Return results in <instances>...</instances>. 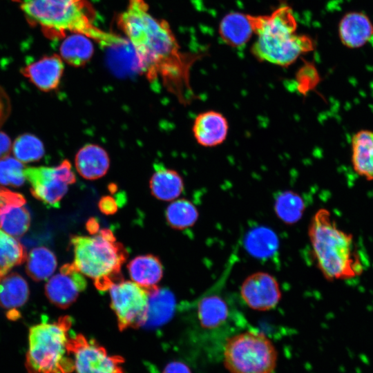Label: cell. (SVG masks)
Returning a JSON list of instances; mask_svg holds the SVG:
<instances>
[{"label":"cell","instance_id":"cell-3","mask_svg":"<svg viewBox=\"0 0 373 373\" xmlns=\"http://www.w3.org/2000/svg\"><path fill=\"white\" fill-rule=\"evenodd\" d=\"M308 236L316 265L326 279L347 280L361 274L363 267L353 236L337 226L329 211L316 212Z\"/></svg>","mask_w":373,"mask_h":373},{"label":"cell","instance_id":"cell-36","mask_svg":"<svg viewBox=\"0 0 373 373\" xmlns=\"http://www.w3.org/2000/svg\"><path fill=\"white\" fill-rule=\"evenodd\" d=\"M163 373H191V372L184 363L173 361L166 366Z\"/></svg>","mask_w":373,"mask_h":373},{"label":"cell","instance_id":"cell-35","mask_svg":"<svg viewBox=\"0 0 373 373\" xmlns=\"http://www.w3.org/2000/svg\"><path fill=\"white\" fill-rule=\"evenodd\" d=\"M11 149L10 137L5 133L0 131V160L8 156Z\"/></svg>","mask_w":373,"mask_h":373},{"label":"cell","instance_id":"cell-30","mask_svg":"<svg viewBox=\"0 0 373 373\" xmlns=\"http://www.w3.org/2000/svg\"><path fill=\"white\" fill-rule=\"evenodd\" d=\"M274 207L277 216L287 223L298 220L304 211L303 199L291 191L279 194L276 199Z\"/></svg>","mask_w":373,"mask_h":373},{"label":"cell","instance_id":"cell-32","mask_svg":"<svg viewBox=\"0 0 373 373\" xmlns=\"http://www.w3.org/2000/svg\"><path fill=\"white\" fill-rule=\"evenodd\" d=\"M26 203L24 197L20 193L0 186V208L6 204H21Z\"/></svg>","mask_w":373,"mask_h":373},{"label":"cell","instance_id":"cell-31","mask_svg":"<svg viewBox=\"0 0 373 373\" xmlns=\"http://www.w3.org/2000/svg\"><path fill=\"white\" fill-rule=\"evenodd\" d=\"M23 165L18 160L6 157L0 160V184L18 187L24 181Z\"/></svg>","mask_w":373,"mask_h":373},{"label":"cell","instance_id":"cell-23","mask_svg":"<svg viewBox=\"0 0 373 373\" xmlns=\"http://www.w3.org/2000/svg\"><path fill=\"white\" fill-rule=\"evenodd\" d=\"M247 15L230 12L223 17L219 26L222 39L228 45L238 47L245 44L253 34Z\"/></svg>","mask_w":373,"mask_h":373},{"label":"cell","instance_id":"cell-37","mask_svg":"<svg viewBox=\"0 0 373 373\" xmlns=\"http://www.w3.org/2000/svg\"><path fill=\"white\" fill-rule=\"evenodd\" d=\"M86 228L90 234L96 233L99 229V224L95 218H91L88 221Z\"/></svg>","mask_w":373,"mask_h":373},{"label":"cell","instance_id":"cell-19","mask_svg":"<svg viewBox=\"0 0 373 373\" xmlns=\"http://www.w3.org/2000/svg\"><path fill=\"white\" fill-rule=\"evenodd\" d=\"M132 280L148 292L157 288L163 274L160 259L152 254L137 256L128 264Z\"/></svg>","mask_w":373,"mask_h":373},{"label":"cell","instance_id":"cell-15","mask_svg":"<svg viewBox=\"0 0 373 373\" xmlns=\"http://www.w3.org/2000/svg\"><path fill=\"white\" fill-rule=\"evenodd\" d=\"M229 124L220 113L208 111L200 113L195 119L193 133L197 142L206 147L216 146L227 138Z\"/></svg>","mask_w":373,"mask_h":373},{"label":"cell","instance_id":"cell-28","mask_svg":"<svg viewBox=\"0 0 373 373\" xmlns=\"http://www.w3.org/2000/svg\"><path fill=\"white\" fill-rule=\"evenodd\" d=\"M198 212L195 207L186 199L172 202L166 209V219L169 224L177 229L192 227L197 221Z\"/></svg>","mask_w":373,"mask_h":373},{"label":"cell","instance_id":"cell-11","mask_svg":"<svg viewBox=\"0 0 373 373\" xmlns=\"http://www.w3.org/2000/svg\"><path fill=\"white\" fill-rule=\"evenodd\" d=\"M222 282L220 280L216 283L184 308L193 314L200 327L204 330L216 331L221 329L235 315V309L223 294L221 285Z\"/></svg>","mask_w":373,"mask_h":373},{"label":"cell","instance_id":"cell-8","mask_svg":"<svg viewBox=\"0 0 373 373\" xmlns=\"http://www.w3.org/2000/svg\"><path fill=\"white\" fill-rule=\"evenodd\" d=\"M32 195L50 207H59L68 185L76 182L71 164L67 160L56 166L28 167L23 171Z\"/></svg>","mask_w":373,"mask_h":373},{"label":"cell","instance_id":"cell-24","mask_svg":"<svg viewBox=\"0 0 373 373\" xmlns=\"http://www.w3.org/2000/svg\"><path fill=\"white\" fill-rule=\"evenodd\" d=\"M26 280L17 273H8L0 279V305L8 311L17 310L28 298Z\"/></svg>","mask_w":373,"mask_h":373},{"label":"cell","instance_id":"cell-20","mask_svg":"<svg viewBox=\"0 0 373 373\" xmlns=\"http://www.w3.org/2000/svg\"><path fill=\"white\" fill-rule=\"evenodd\" d=\"M352 162L356 173L373 180V131L361 130L352 139Z\"/></svg>","mask_w":373,"mask_h":373},{"label":"cell","instance_id":"cell-33","mask_svg":"<svg viewBox=\"0 0 373 373\" xmlns=\"http://www.w3.org/2000/svg\"><path fill=\"white\" fill-rule=\"evenodd\" d=\"M98 207L99 210L106 215L113 214L117 209V204L115 199L110 195L101 198L98 203Z\"/></svg>","mask_w":373,"mask_h":373},{"label":"cell","instance_id":"cell-29","mask_svg":"<svg viewBox=\"0 0 373 373\" xmlns=\"http://www.w3.org/2000/svg\"><path fill=\"white\" fill-rule=\"evenodd\" d=\"M12 149L15 157L21 162L37 161L44 154L42 142L37 136L30 133H24L18 136Z\"/></svg>","mask_w":373,"mask_h":373},{"label":"cell","instance_id":"cell-22","mask_svg":"<svg viewBox=\"0 0 373 373\" xmlns=\"http://www.w3.org/2000/svg\"><path fill=\"white\" fill-rule=\"evenodd\" d=\"M149 187L155 198L171 201L180 195L184 189V182L177 171L159 166L150 179Z\"/></svg>","mask_w":373,"mask_h":373},{"label":"cell","instance_id":"cell-16","mask_svg":"<svg viewBox=\"0 0 373 373\" xmlns=\"http://www.w3.org/2000/svg\"><path fill=\"white\" fill-rule=\"evenodd\" d=\"M338 35L342 44L350 48L364 46L373 36V24L361 12H350L341 19Z\"/></svg>","mask_w":373,"mask_h":373},{"label":"cell","instance_id":"cell-9","mask_svg":"<svg viewBox=\"0 0 373 373\" xmlns=\"http://www.w3.org/2000/svg\"><path fill=\"white\" fill-rule=\"evenodd\" d=\"M109 289L111 307L119 330L142 327L147 317L148 291L133 281L123 280Z\"/></svg>","mask_w":373,"mask_h":373},{"label":"cell","instance_id":"cell-18","mask_svg":"<svg viewBox=\"0 0 373 373\" xmlns=\"http://www.w3.org/2000/svg\"><path fill=\"white\" fill-rule=\"evenodd\" d=\"M148 293L147 317L142 327L154 329L171 320L176 307L175 298L167 288L157 287Z\"/></svg>","mask_w":373,"mask_h":373},{"label":"cell","instance_id":"cell-14","mask_svg":"<svg viewBox=\"0 0 373 373\" xmlns=\"http://www.w3.org/2000/svg\"><path fill=\"white\" fill-rule=\"evenodd\" d=\"M64 69L59 55H46L23 66L21 74L37 88L44 92L57 89Z\"/></svg>","mask_w":373,"mask_h":373},{"label":"cell","instance_id":"cell-7","mask_svg":"<svg viewBox=\"0 0 373 373\" xmlns=\"http://www.w3.org/2000/svg\"><path fill=\"white\" fill-rule=\"evenodd\" d=\"M277 353L262 333L245 331L227 340L224 363L230 373H273Z\"/></svg>","mask_w":373,"mask_h":373},{"label":"cell","instance_id":"cell-2","mask_svg":"<svg viewBox=\"0 0 373 373\" xmlns=\"http://www.w3.org/2000/svg\"><path fill=\"white\" fill-rule=\"evenodd\" d=\"M21 9L28 21L39 26L49 39H64L68 33H79L104 47L128 44L124 37L95 25V12L88 0H26Z\"/></svg>","mask_w":373,"mask_h":373},{"label":"cell","instance_id":"cell-26","mask_svg":"<svg viewBox=\"0 0 373 373\" xmlns=\"http://www.w3.org/2000/svg\"><path fill=\"white\" fill-rule=\"evenodd\" d=\"M56 267L55 254L45 247L35 248L28 254L26 272L35 281L48 278L55 271Z\"/></svg>","mask_w":373,"mask_h":373},{"label":"cell","instance_id":"cell-12","mask_svg":"<svg viewBox=\"0 0 373 373\" xmlns=\"http://www.w3.org/2000/svg\"><path fill=\"white\" fill-rule=\"evenodd\" d=\"M240 296L251 309L267 311L278 305L281 298V291L274 276L258 271L244 280L240 287Z\"/></svg>","mask_w":373,"mask_h":373},{"label":"cell","instance_id":"cell-25","mask_svg":"<svg viewBox=\"0 0 373 373\" xmlns=\"http://www.w3.org/2000/svg\"><path fill=\"white\" fill-rule=\"evenodd\" d=\"M30 224V215L21 204H6L0 208V229L13 237L23 235Z\"/></svg>","mask_w":373,"mask_h":373},{"label":"cell","instance_id":"cell-4","mask_svg":"<svg viewBox=\"0 0 373 373\" xmlns=\"http://www.w3.org/2000/svg\"><path fill=\"white\" fill-rule=\"evenodd\" d=\"M247 16L257 35L251 52L260 61L287 66L301 54L314 50L309 37L297 34L296 21L290 7H279L269 15Z\"/></svg>","mask_w":373,"mask_h":373},{"label":"cell","instance_id":"cell-10","mask_svg":"<svg viewBox=\"0 0 373 373\" xmlns=\"http://www.w3.org/2000/svg\"><path fill=\"white\" fill-rule=\"evenodd\" d=\"M68 350L76 373H125L122 357L109 355L95 340L82 334L70 337Z\"/></svg>","mask_w":373,"mask_h":373},{"label":"cell","instance_id":"cell-27","mask_svg":"<svg viewBox=\"0 0 373 373\" xmlns=\"http://www.w3.org/2000/svg\"><path fill=\"white\" fill-rule=\"evenodd\" d=\"M26 258L23 246L13 236L0 229V279Z\"/></svg>","mask_w":373,"mask_h":373},{"label":"cell","instance_id":"cell-21","mask_svg":"<svg viewBox=\"0 0 373 373\" xmlns=\"http://www.w3.org/2000/svg\"><path fill=\"white\" fill-rule=\"evenodd\" d=\"M94 54L93 40L79 33L66 35L59 47V56L64 61L74 67L85 66Z\"/></svg>","mask_w":373,"mask_h":373},{"label":"cell","instance_id":"cell-13","mask_svg":"<svg viewBox=\"0 0 373 373\" xmlns=\"http://www.w3.org/2000/svg\"><path fill=\"white\" fill-rule=\"evenodd\" d=\"M86 287V280L74 264H65L60 268L59 273L47 282L45 292L52 304L66 309L77 300Z\"/></svg>","mask_w":373,"mask_h":373},{"label":"cell","instance_id":"cell-5","mask_svg":"<svg viewBox=\"0 0 373 373\" xmlns=\"http://www.w3.org/2000/svg\"><path fill=\"white\" fill-rule=\"evenodd\" d=\"M70 244L74 265L83 275L92 278L99 290H107L123 280L121 267L128 253L110 229H99L89 236H73Z\"/></svg>","mask_w":373,"mask_h":373},{"label":"cell","instance_id":"cell-17","mask_svg":"<svg viewBox=\"0 0 373 373\" xmlns=\"http://www.w3.org/2000/svg\"><path fill=\"white\" fill-rule=\"evenodd\" d=\"M75 164L78 173L86 180L102 178L110 167V158L106 150L95 144H87L77 153Z\"/></svg>","mask_w":373,"mask_h":373},{"label":"cell","instance_id":"cell-1","mask_svg":"<svg viewBox=\"0 0 373 373\" xmlns=\"http://www.w3.org/2000/svg\"><path fill=\"white\" fill-rule=\"evenodd\" d=\"M117 23L133 47L140 71L184 102L193 59L181 50L168 22L155 17L145 0H128Z\"/></svg>","mask_w":373,"mask_h":373},{"label":"cell","instance_id":"cell-34","mask_svg":"<svg viewBox=\"0 0 373 373\" xmlns=\"http://www.w3.org/2000/svg\"><path fill=\"white\" fill-rule=\"evenodd\" d=\"M10 112V99L5 90L0 86V127L7 119Z\"/></svg>","mask_w":373,"mask_h":373},{"label":"cell","instance_id":"cell-6","mask_svg":"<svg viewBox=\"0 0 373 373\" xmlns=\"http://www.w3.org/2000/svg\"><path fill=\"white\" fill-rule=\"evenodd\" d=\"M68 316L48 323L44 321L29 329L27 365L28 373H70L74 370L68 350Z\"/></svg>","mask_w":373,"mask_h":373}]
</instances>
